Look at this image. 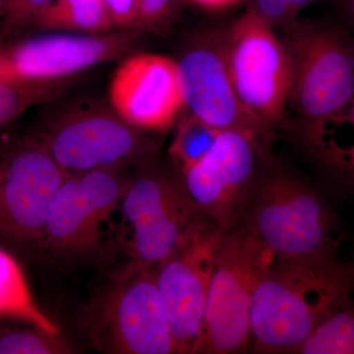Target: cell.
<instances>
[{"instance_id":"cell-16","label":"cell","mask_w":354,"mask_h":354,"mask_svg":"<svg viewBox=\"0 0 354 354\" xmlns=\"http://www.w3.org/2000/svg\"><path fill=\"white\" fill-rule=\"evenodd\" d=\"M295 136L333 187L354 197V101L329 118L299 122Z\"/></svg>"},{"instance_id":"cell-12","label":"cell","mask_w":354,"mask_h":354,"mask_svg":"<svg viewBox=\"0 0 354 354\" xmlns=\"http://www.w3.org/2000/svg\"><path fill=\"white\" fill-rule=\"evenodd\" d=\"M143 32L27 35L0 44V79L53 82L111 62L138 44Z\"/></svg>"},{"instance_id":"cell-14","label":"cell","mask_w":354,"mask_h":354,"mask_svg":"<svg viewBox=\"0 0 354 354\" xmlns=\"http://www.w3.org/2000/svg\"><path fill=\"white\" fill-rule=\"evenodd\" d=\"M111 108L142 131H165L178 120L184 100L176 60L156 53L127 57L109 88Z\"/></svg>"},{"instance_id":"cell-9","label":"cell","mask_w":354,"mask_h":354,"mask_svg":"<svg viewBox=\"0 0 354 354\" xmlns=\"http://www.w3.org/2000/svg\"><path fill=\"white\" fill-rule=\"evenodd\" d=\"M227 232L201 216L174 251L155 267L174 353H194L218 251Z\"/></svg>"},{"instance_id":"cell-1","label":"cell","mask_w":354,"mask_h":354,"mask_svg":"<svg viewBox=\"0 0 354 354\" xmlns=\"http://www.w3.org/2000/svg\"><path fill=\"white\" fill-rule=\"evenodd\" d=\"M353 293L354 258H274L254 293L251 348L293 353Z\"/></svg>"},{"instance_id":"cell-2","label":"cell","mask_w":354,"mask_h":354,"mask_svg":"<svg viewBox=\"0 0 354 354\" xmlns=\"http://www.w3.org/2000/svg\"><path fill=\"white\" fill-rule=\"evenodd\" d=\"M239 225L276 259L339 255L344 242L339 218L323 195L279 169H262Z\"/></svg>"},{"instance_id":"cell-28","label":"cell","mask_w":354,"mask_h":354,"mask_svg":"<svg viewBox=\"0 0 354 354\" xmlns=\"http://www.w3.org/2000/svg\"><path fill=\"white\" fill-rule=\"evenodd\" d=\"M195 3L199 4L205 8L221 9L236 3L241 0H192Z\"/></svg>"},{"instance_id":"cell-26","label":"cell","mask_w":354,"mask_h":354,"mask_svg":"<svg viewBox=\"0 0 354 354\" xmlns=\"http://www.w3.org/2000/svg\"><path fill=\"white\" fill-rule=\"evenodd\" d=\"M104 2L111 24L118 31L137 30L140 0H104Z\"/></svg>"},{"instance_id":"cell-18","label":"cell","mask_w":354,"mask_h":354,"mask_svg":"<svg viewBox=\"0 0 354 354\" xmlns=\"http://www.w3.org/2000/svg\"><path fill=\"white\" fill-rule=\"evenodd\" d=\"M111 28L104 0H50L35 21L31 34L41 31L102 34Z\"/></svg>"},{"instance_id":"cell-27","label":"cell","mask_w":354,"mask_h":354,"mask_svg":"<svg viewBox=\"0 0 354 354\" xmlns=\"http://www.w3.org/2000/svg\"><path fill=\"white\" fill-rule=\"evenodd\" d=\"M334 6L337 19L354 37V0H328Z\"/></svg>"},{"instance_id":"cell-23","label":"cell","mask_w":354,"mask_h":354,"mask_svg":"<svg viewBox=\"0 0 354 354\" xmlns=\"http://www.w3.org/2000/svg\"><path fill=\"white\" fill-rule=\"evenodd\" d=\"M50 0H8L0 19V44L31 34L35 21Z\"/></svg>"},{"instance_id":"cell-29","label":"cell","mask_w":354,"mask_h":354,"mask_svg":"<svg viewBox=\"0 0 354 354\" xmlns=\"http://www.w3.org/2000/svg\"><path fill=\"white\" fill-rule=\"evenodd\" d=\"M7 1H8V0H0V19H1L4 10H6Z\"/></svg>"},{"instance_id":"cell-19","label":"cell","mask_w":354,"mask_h":354,"mask_svg":"<svg viewBox=\"0 0 354 354\" xmlns=\"http://www.w3.org/2000/svg\"><path fill=\"white\" fill-rule=\"evenodd\" d=\"M79 81L80 76L43 83L0 79V129L32 106L55 102Z\"/></svg>"},{"instance_id":"cell-6","label":"cell","mask_w":354,"mask_h":354,"mask_svg":"<svg viewBox=\"0 0 354 354\" xmlns=\"http://www.w3.org/2000/svg\"><path fill=\"white\" fill-rule=\"evenodd\" d=\"M93 346L113 354L174 353L171 325L155 268L134 264L84 312Z\"/></svg>"},{"instance_id":"cell-17","label":"cell","mask_w":354,"mask_h":354,"mask_svg":"<svg viewBox=\"0 0 354 354\" xmlns=\"http://www.w3.org/2000/svg\"><path fill=\"white\" fill-rule=\"evenodd\" d=\"M0 317L18 319L51 335H60L57 324L35 301L20 265L0 249Z\"/></svg>"},{"instance_id":"cell-20","label":"cell","mask_w":354,"mask_h":354,"mask_svg":"<svg viewBox=\"0 0 354 354\" xmlns=\"http://www.w3.org/2000/svg\"><path fill=\"white\" fill-rule=\"evenodd\" d=\"M293 353L354 354V301L335 310Z\"/></svg>"},{"instance_id":"cell-8","label":"cell","mask_w":354,"mask_h":354,"mask_svg":"<svg viewBox=\"0 0 354 354\" xmlns=\"http://www.w3.org/2000/svg\"><path fill=\"white\" fill-rule=\"evenodd\" d=\"M227 62L242 106L269 136L285 118L290 58L274 29L245 11L227 28Z\"/></svg>"},{"instance_id":"cell-21","label":"cell","mask_w":354,"mask_h":354,"mask_svg":"<svg viewBox=\"0 0 354 354\" xmlns=\"http://www.w3.org/2000/svg\"><path fill=\"white\" fill-rule=\"evenodd\" d=\"M177 120L169 155L179 174L198 164L215 145L221 131L184 109Z\"/></svg>"},{"instance_id":"cell-22","label":"cell","mask_w":354,"mask_h":354,"mask_svg":"<svg viewBox=\"0 0 354 354\" xmlns=\"http://www.w3.org/2000/svg\"><path fill=\"white\" fill-rule=\"evenodd\" d=\"M72 348L60 335L34 328L0 333V354H66Z\"/></svg>"},{"instance_id":"cell-30","label":"cell","mask_w":354,"mask_h":354,"mask_svg":"<svg viewBox=\"0 0 354 354\" xmlns=\"http://www.w3.org/2000/svg\"><path fill=\"white\" fill-rule=\"evenodd\" d=\"M1 148H2V143L0 142V152H1Z\"/></svg>"},{"instance_id":"cell-15","label":"cell","mask_w":354,"mask_h":354,"mask_svg":"<svg viewBox=\"0 0 354 354\" xmlns=\"http://www.w3.org/2000/svg\"><path fill=\"white\" fill-rule=\"evenodd\" d=\"M111 212L84 188L77 174L57 191L46 221V241L55 252L81 255L94 250Z\"/></svg>"},{"instance_id":"cell-4","label":"cell","mask_w":354,"mask_h":354,"mask_svg":"<svg viewBox=\"0 0 354 354\" xmlns=\"http://www.w3.org/2000/svg\"><path fill=\"white\" fill-rule=\"evenodd\" d=\"M288 106L299 122L339 113L354 101V37L335 19H298L285 29Z\"/></svg>"},{"instance_id":"cell-25","label":"cell","mask_w":354,"mask_h":354,"mask_svg":"<svg viewBox=\"0 0 354 354\" xmlns=\"http://www.w3.org/2000/svg\"><path fill=\"white\" fill-rule=\"evenodd\" d=\"M179 0H140L137 30L156 32L165 30L174 18Z\"/></svg>"},{"instance_id":"cell-24","label":"cell","mask_w":354,"mask_h":354,"mask_svg":"<svg viewBox=\"0 0 354 354\" xmlns=\"http://www.w3.org/2000/svg\"><path fill=\"white\" fill-rule=\"evenodd\" d=\"M323 1L328 0H244L246 10L272 29H285L299 19L300 13L307 7Z\"/></svg>"},{"instance_id":"cell-7","label":"cell","mask_w":354,"mask_h":354,"mask_svg":"<svg viewBox=\"0 0 354 354\" xmlns=\"http://www.w3.org/2000/svg\"><path fill=\"white\" fill-rule=\"evenodd\" d=\"M68 176L36 133L2 143L0 241L15 245L46 241L51 204Z\"/></svg>"},{"instance_id":"cell-5","label":"cell","mask_w":354,"mask_h":354,"mask_svg":"<svg viewBox=\"0 0 354 354\" xmlns=\"http://www.w3.org/2000/svg\"><path fill=\"white\" fill-rule=\"evenodd\" d=\"M274 260V253L243 225L228 230L218 251L194 353H239L250 346L254 293Z\"/></svg>"},{"instance_id":"cell-10","label":"cell","mask_w":354,"mask_h":354,"mask_svg":"<svg viewBox=\"0 0 354 354\" xmlns=\"http://www.w3.org/2000/svg\"><path fill=\"white\" fill-rule=\"evenodd\" d=\"M263 144L249 133L221 131L208 155L179 174L198 214L225 232L241 223L263 169Z\"/></svg>"},{"instance_id":"cell-11","label":"cell","mask_w":354,"mask_h":354,"mask_svg":"<svg viewBox=\"0 0 354 354\" xmlns=\"http://www.w3.org/2000/svg\"><path fill=\"white\" fill-rule=\"evenodd\" d=\"M121 201L131 230L135 264L155 268L174 251L201 216L180 178L158 169L152 160L140 165Z\"/></svg>"},{"instance_id":"cell-3","label":"cell","mask_w":354,"mask_h":354,"mask_svg":"<svg viewBox=\"0 0 354 354\" xmlns=\"http://www.w3.org/2000/svg\"><path fill=\"white\" fill-rule=\"evenodd\" d=\"M35 133L69 176L140 167L157 152V143L145 131L95 100H75L48 109Z\"/></svg>"},{"instance_id":"cell-13","label":"cell","mask_w":354,"mask_h":354,"mask_svg":"<svg viewBox=\"0 0 354 354\" xmlns=\"http://www.w3.org/2000/svg\"><path fill=\"white\" fill-rule=\"evenodd\" d=\"M176 60L186 111L221 132L268 138L235 93L227 62V28L192 35Z\"/></svg>"}]
</instances>
